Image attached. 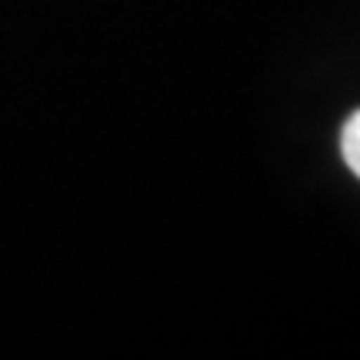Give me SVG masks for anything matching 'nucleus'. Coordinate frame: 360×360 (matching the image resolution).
<instances>
[{
  "mask_svg": "<svg viewBox=\"0 0 360 360\" xmlns=\"http://www.w3.org/2000/svg\"><path fill=\"white\" fill-rule=\"evenodd\" d=\"M340 150H344V160L347 167L360 177V110L350 117L344 130H340Z\"/></svg>",
  "mask_w": 360,
  "mask_h": 360,
  "instance_id": "obj_1",
  "label": "nucleus"
}]
</instances>
